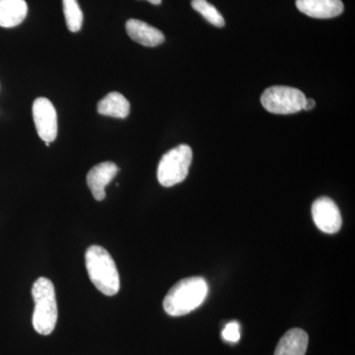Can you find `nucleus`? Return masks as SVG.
<instances>
[{"instance_id":"9d476101","label":"nucleus","mask_w":355,"mask_h":355,"mask_svg":"<svg viewBox=\"0 0 355 355\" xmlns=\"http://www.w3.org/2000/svg\"><path fill=\"white\" fill-rule=\"evenodd\" d=\"M128 36L142 46H156L165 41L164 35L153 26L137 19L128 20L125 24Z\"/></svg>"},{"instance_id":"2eb2a0df","label":"nucleus","mask_w":355,"mask_h":355,"mask_svg":"<svg viewBox=\"0 0 355 355\" xmlns=\"http://www.w3.org/2000/svg\"><path fill=\"white\" fill-rule=\"evenodd\" d=\"M191 6L198 13L202 14L210 24L216 26V27H223L225 25L223 16L217 10L216 7L207 0H193Z\"/></svg>"},{"instance_id":"f3484780","label":"nucleus","mask_w":355,"mask_h":355,"mask_svg":"<svg viewBox=\"0 0 355 355\" xmlns=\"http://www.w3.org/2000/svg\"><path fill=\"white\" fill-rule=\"evenodd\" d=\"M315 106H316V103H315L314 100L306 99L304 109L303 110H305V111H311V110L315 108Z\"/></svg>"},{"instance_id":"9b49d317","label":"nucleus","mask_w":355,"mask_h":355,"mask_svg":"<svg viewBox=\"0 0 355 355\" xmlns=\"http://www.w3.org/2000/svg\"><path fill=\"white\" fill-rule=\"evenodd\" d=\"M309 336L301 329H292L280 338L275 355H305Z\"/></svg>"},{"instance_id":"7ed1b4c3","label":"nucleus","mask_w":355,"mask_h":355,"mask_svg":"<svg viewBox=\"0 0 355 355\" xmlns=\"http://www.w3.org/2000/svg\"><path fill=\"white\" fill-rule=\"evenodd\" d=\"M32 296L35 303L33 327L40 335H51L55 330L58 315L53 282L46 277H40L33 286Z\"/></svg>"},{"instance_id":"f03ea898","label":"nucleus","mask_w":355,"mask_h":355,"mask_svg":"<svg viewBox=\"0 0 355 355\" xmlns=\"http://www.w3.org/2000/svg\"><path fill=\"white\" fill-rule=\"evenodd\" d=\"M85 265L89 279L96 288L107 296L116 295L120 291V275L111 254L98 245L89 247L85 253Z\"/></svg>"},{"instance_id":"a211bd4d","label":"nucleus","mask_w":355,"mask_h":355,"mask_svg":"<svg viewBox=\"0 0 355 355\" xmlns=\"http://www.w3.org/2000/svg\"><path fill=\"white\" fill-rule=\"evenodd\" d=\"M147 1L150 2V3L154 4V6H158L162 2V0H147Z\"/></svg>"},{"instance_id":"0eeeda50","label":"nucleus","mask_w":355,"mask_h":355,"mask_svg":"<svg viewBox=\"0 0 355 355\" xmlns=\"http://www.w3.org/2000/svg\"><path fill=\"white\" fill-rule=\"evenodd\" d=\"M312 216L320 230L335 234L342 227L343 219L338 205L330 198L322 197L312 205Z\"/></svg>"},{"instance_id":"20e7f679","label":"nucleus","mask_w":355,"mask_h":355,"mask_svg":"<svg viewBox=\"0 0 355 355\" xmlns=\"http://www.w3.org/2000/svg\"><path fill=\"white\" fill-rule=\"evenodd\" d=\"M191 161H193V150L187 144H181L168 151L159 162L157 169L159 183L166 188L182 183L188 177Z\"/></svg>"},{"instance_id":"ddd939ff","label":"nucleus","mask_w":355,"mask_h":355,"mask_svg":"<svg viewBox=\"0 0 355 355\" xmlns=\"http://www.w3.org/2000/svg\"><path fill=\"white\" fill-rule=\"evenodd\" d=\"M97 111L103 116L125 119L130 114V104L127 98L121 93L111 92L99 102Z\"/></svg>"},{"instance_id":"f8f14e48","label":"nucleus","mask_w":355,"mask_h":355,"mask_svg":"<svg viewBox=\"0 0 355 355\" xmlns=\"http://www.w3.org/2000/svg\"><path fill=\"white\" fill-rule=\"evenodd\" d=\"M25 0H0V27L13 28L27 17Z\"/></svg>"},{"instance_id":"39448f33","label":"nucleus","mask_w":355,"mask_h":355,"mask_svg":"<svg viewBox=\"0 0 355 355\" xmlns=\"http://www.w3.org/2000/svg\"><path fill=\"white\" fill-rule=\"evenodd\" d=\"M306 96L299 89L288 86H272L261 95L263 108L270 113L291 114L304 109Z\"/></svg>"},{"instance_id":"6e6552de","label":"nucleus","mask_w":355,"mask_h":355,"mask_svg":"<svg viewBox=\"0 0 355 355\" xmlns=\"http://www.w3.org/2000/svg\"><path fill=\"white\" fill-rule=\"evenodd\" d=\"M118 166L113 162H103L94 166L87 174V184L98 202L106 198L105 189L118 174Z\"/></svg>"},{"instance_id":"1a4fd4ad","label":"nucleus","mask_w":355,"mask_h":355,"mask_svg":"<svg viewBox=\"0 0 355 355\" xmlns=\"http://www.w3.org/2000/svg\"><path fill=\"white\" fill-rule=\"evenodd\" d=\"M299 11L318 19H329L343 13L342 0H296Z\"/></svg>"},{"instance_id":"dca6fc26","label":"nucleus","mask_w":355,"mask_h":355,"mask_svg":"<svg viewBox=\"0 0 355 355\" xmlns=\"http://www.w3.org/2000/svg\"><path fill=\"white\" fill-rule=\"evenodd\" d=\"M222 336L228 343L239 342L240 338H241L240 324L237 322H230V323L226 324L225 328L222 331Z\"/></svg>"},{"instance_id":"f257e3e1","label":"nucleus","mask_w":355,"mask_h":355,"mask_svg":"<svg viewBox=\"0 0 355 355\" xmlns=\"http://www.w3.org/2000/svg\"><path fill=\"white\" fill-rule=\"evenodd\" d=\"M209 286L205 279L191 277L177 282L163 301L165 312L172 317L184 316L205 302Z\"/></svg>"},{"instance_id":"423d86ee","label":"nucleus","mask_w":355,"mask_h":355,"mask_svg":"<svg viewBox=\"0 0 355 355\" xmlns=\"http://www.w3.org/2000/svg\"><path fill=\"white\" fill-rule=\"evenodd\" d=\"M33 120L39 137L44 142L53 141L58 135L57 111L46 98H38L33 103Z\"/></svg>"},{"instance_id":"4468645a","label":"nucleus","mask_w":355,"mask_h":355,"mask_svg":"<svg viewBox=\"0 0 355 355\" xmlns=\"http://www.w3.org/2000/svg\"><path fill=\"white\" fill-rule=\"evenodd\" d=\"M67 28L70 32L80 31L83 28V13L77 0H62Z\"/></svg>"}]
</instances>
